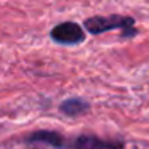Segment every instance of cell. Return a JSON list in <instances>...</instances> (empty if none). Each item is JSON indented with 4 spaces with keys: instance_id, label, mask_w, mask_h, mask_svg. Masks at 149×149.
<instances>
[{
    "instance_id": "obj_3",
    "label": "cell",
    "mask_w": 149,
    "mask_h": 149,
    "mask_svg": "<svg viewBox=\"0 0 149 149\" xmlns=\"http://www.w3.org/2000/svg\"><path fill=\"white\" fill-rule=\"evenodd\" d=\"M88 111V103L82 98H69L61 104V112L69 117H77Z\"/></svg>"
},
{
    "instance_id": "obj_1",
    "label": "cell",
    "mask_w": 149,
    "mask_h": 149,
    "mask_svg": "<svg viewBox=\"0 0 149 149\" xmlns=\"http://www.w3.org/2000/svg\"><path fill=\"white\" fill-rule=\"evenodd\" d=\"M133 19L128 16H95L85 21V29L91 34H103L111 29H125V31H135L133 29Z\"/></svg>"
},
{
    "instance_id": "obj_4",
    "label": "cell",
    "mask_w": 149,
    "mask_h": 149,
    "mask_svg": "<svg viewBox=\"0 0 149 149\" xmlns=\"http://www.w3.org/2000/svg\"><path fill=\"white\" fill-rule=\"evenodd\" d=\"M77 149H122V146L101 141V139L93 138V136H82L77 139Z\"/></svg>"
},
{
    "instance_id": "obj_2",
    "label": "cell",
    "mask_w": 149,
    "mask_h": 149,
    "mask_svg": "<svg viewBox=\"0 0 149 149\" xmlns=\"http://www.w3.org/2000/svg\"><path fill=\"white\" fill-rule=\"evenodd\" d=\"M52 39L58 43L74 45V43H80L85 39V32L75 23H61L56 27H53Z\"/></svg>"
},
{
    "instance_id": "obj_5",
    "label": "cell",
    "mask_w": 149,
    "mask_h": 149,
    "mask_svg": "<svg viewBox=\"0 0 149 149\" xmlns=\"http://www.w3.org/2000/svg\"><path fill=\"white\" fill-rule=\"evenodd\" d=\"M29 141H37V143H47L52 144L53 148H63V136L56 132H37L29 138Z\"/></svg>"
}]
</instances>
